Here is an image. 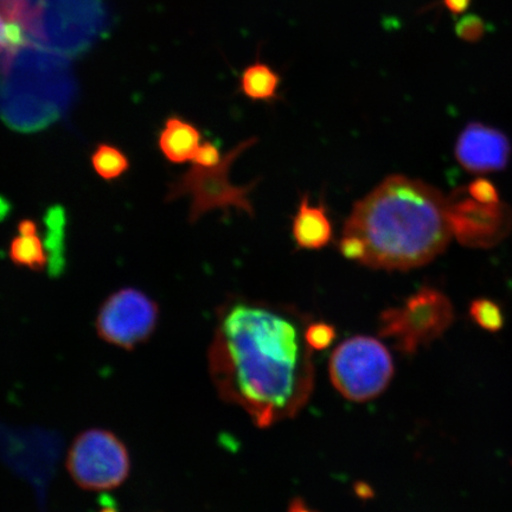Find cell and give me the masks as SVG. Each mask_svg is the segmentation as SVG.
Returning <instances> with one entry per match:
<instances>
[{
  "mask_svg": "<svg viewBox=\"0 0 512 512\" xmlns=\"http://www.w3.org/2000/svg\"><path fill=\"white\" fill-rule=\"evenodd\" d=\"M330 379L343 398L366 402L377 398L394 375L386 345L368 336H355L339 344L331 355Z\"/></svg>",
  "mask_w": 512,
  "mask_h": 512,
  "instance_id": "8992f818",
  "label": "cell"
},
{
  "mask_svg": "<svg viewBox=\"0 0 512 512\" xmlns=\"http://www.w3.org/2000/svg\"><path fill=\"white\" fill-rule=\"evenodd\" d=\"M343 234L355 235L366 245L362 265L413 270L430 264L450 243L448 201L430 184L389 176L355 204Z\"/></svg>",
  "mask_w": 512,
  "mask_h": 512,
  "instance_id": "7a4b0ae2",
  "label": "cell"
},
{
  "mask_svg": "<svg viewBox=\"0 0 512 512\" xmlns=\"http://www.w3.org/2000/svg\"><path fill=\"white\" fill-rule=\"evenodd\" d=\"M9 258L12 264L34 272H42L49 264L47 249L38 232L18 233L10 243Z\"/></svg>",
  "mask_w": 512,
  "mask_h": 512,
  "instance_id": "2e32d148",
  "label": "cell"
},
{
  "mask_svg": "<svg viewBox=\"0 0 512 512\" xmlns=\"http://www.w3.org/2000/svg\"><path fill=\"white\" fill-rule=\"evenodd\" d=\"M334 325L328 323H312L306 326V342L313 351H320L329 348L336 339Z\"/></svg>",
  "mask_w": 512,
  "mask_h": 512,
  "instance_id": "d6986e66",
  "label": "cell"
},
{
  "mask_svg": "<svg viewBox=\"0 0 512 512\" xmlns=\"http://www.w3.org/2000/svg\"><path fill=\"white\" fill-rule=\"evenodd\" d=\"M305 331L265 305L222 306L208 358L220 398L243 409L258 427L296 416L315 384Z\"/></svg>",
  "mask_w": 512,
  "mask_h": 512,
  "instance_id": "6da1fadb",
  "label": "cell"
},
{
  "mask_svg": "<svg viewBox=\"0 0 512 512\" xmlns=\"http://www.w3.org/2000/svg\"><path fill=\"white\" fill-rule=\"evenodd\" d=\"M470 317L480 328L489 332H498L504 326L502 307L494 300L479 298L470 305Z\"/></svg>",
  "mask_w": 512,
  "mask_h": 512,
  "instance_id": "ac0fdd59",
  "label": "cell"
},
{
  "mask_svg": "<svg viewBox=\"0 0 512 512\" xmlns=\"http://www.w3.org/2000/svg\"><path fill=\"white\" fill-rule=\"evenodd\" d=\"M288 512H313L309 508L306 507V504L303 501H300V499H296L291 504L290 510Z\"/></svg>",
  "mask_w": 512,
  "mask_h": 512,
  "instance_id": "d4e9b609",
  "label": "cell"
},
{
  "mask_svg": "<svg viewBox=\"0 0 512 512\" xmlns=\"http://www.w3.org/2000/svg\"><path fill=\"white\" fill-rule=\"evenodd\" d=\"M446 9L454 15L463 14L471 4V0H444Z\"/></svg>",
  "mask_w": 512,
  "mask_h": 512,
  "instance_id": "cb8c5ba5",
  "label": "cell"
},
{
  "mask_svg": "<svg viewBox=\"0 0 512 512\" xmlns=\"http://www.w3.org/2000/svg\"><path fill=\"white\" fill-rule=\"evenodd\" d=\"M485 31L483 19L476 15H467L456 24V34L465 42L475 43L482 40Z\"/></svg>",
  "mask_w": 512,
  "mask_h": 512,
  "instance_id": "ffe728a7",
  "label": "cell"
},
{
  "mask_svg": "<svg viewBox=\"0 0 512 512\" xmlns=\"http://www.w3.org/2000/svg\"><path fill=\"white\" fill-rule=\"evenodd\" d=\"M511 145L497 128L480 123L467 125L456 144L458 163L471 174H489L507 168Z\"/></svg>",
  "mask_w": 512,
  "mask_h": 512,
  "instance_id": "8fae6325",
  "label": "cell"
},
{
  "mask_svg": "<svg viewBox=\"0 0 512 512\" xmlns=\"http://www.w3.org/2000/svg\"><path fill=\"white\" fill-rule=\"evenodd\" d=\"M91 164L95 174L107 182L124 176L131 168L130 159L119 147L101 143L95 147L91 156Z\"/></svg>",
  "mask_w": 512,
  "mask_h": 512,
  "instance_id": "e0dca14e",
  "label": "cell"
},
{
  "mask_svg": "<svg viewBox=\"0 0 512 512\" xmlns=\"http://www.w3.org/2000/svg\"><path fill=\"white\" fill-rule=\"evenodd\" d=\"M44 227L47 229L44 236V247L47 249L49 264L48 274L50 278H60L66 272V228L67 213L60 204H55L47 209L43 216Z\"/></svg>",
  "mask_w": 512,
  "mask_h": 512,
  "instance_id": "5bb4252c",
  "label": "cell"
},
{
  "mask_svg": "<svg viewBox=\"0 0 512 512\" xmlns=\"http://www.w3.org/2000/svg\"><path fill=\"white\" fill-rule=\"evenodd\" d=\"M223 157L219 147L211 142H204L198 147L192 163L203 169L215 168L222 162Z\"/></svg>",
  "mask_w": 512,
  "mask_h": 512,
  "instance_id": "7402d4cb",
  "label": "cell"
},
{
  "mask_svg": "<svg viewBox=\"0 0 512 512\" xmlns=\"http://www.w3.org/2000/svg\"><path fill=\"white\" fill-rule=\"evenodd\" d=\"M281 76L267 63L256 60L240 75V92L253 101L272 102L279 98Z\"/></svg>",
  "mask_w": 512,
  "mask_h": 512,
  "instance_id": "9a60e30c",
  "label": "cell"
},
{
  "mask_svg": "<svg viewBox=\"0 0 512 512\" xmlns=\"http://www.w3.org/2000/svg\"><path fill=\"white\" fill-rule=\"evenodd\" d=\"M67 470L74 483L87 491H110L125 482L131 470L123 441L102 428H89L69 447Z\"/></svg>",
  "mask_w": 512,
  "mask_h": 512,
  "instance_id": "ba28073f",
  "label": "cell"
},
{
  "mask_svg": "<svg viewBox=\"0 0 512 512\" xmlns=\"http://www.w3.org/2000/svg\"><path fill=\"white\" fill-rule=\"evenodd\" d=\"M201 139V131L194 124L178 115H171L159 132L158 147L170 163L184 164L194 159Z\"/></svg>",
  "mask_w": 512,
  "mask_h": 512,
  "instance_id": "7c38bea8",
  "label": "cell"
},
{
  "mask_svg": "<svg viewBox=\"0 0 512 512\" xmlns=\"http://www.w3.org/2000/svg\"><path fill=\"white\" fill-rule=\"evenodd\" d=\"M473 200L483 204L499 203V194L494 184L488 179L479 178L473 181L466 189Z\"/></svg>",
  "mask_w": 512,
  "mask_h": 512,
  "instance_id": "44dd1931",
  "label": "cell"
},
{
  "mask_svg": "<svg viewBox=\"0 0 512 512\" xmlns=\"http://www.w3.org/2000/svg\"><path fill=\"white\" fill-rule=\"evenodd\" d=\"M2 117L12 131L35 133L66 117L78 96L68 57L27 46L2 57Z\"/></svg>",
  "mask_w": 512,
  "mask_h": 512,
  "instance_id": "3957f363",
  "label": "cell"
},
{
  "mask_svg": "<svg viewBox=\"0 0 512 512\" xmlns=\"http://www.w3.org/2000/svg\"><path fill=\"white\" fill-rule=\"evenodd\" d=\"M292 233L299 248L319 251L329 245L334 229L324 207L310 206L309 197L304 196L293 219Z\"/></svg>",
  "mask_w": 512,
  "mask_h": 512,
  "instance_id": "4fadbf2b",
  "label": "cell"
},
{
  "mask_svg": "<svg viewBox=\"0 0 512 512\" xmlns=\"http://www.w3.org/2000/svg\"><path fill=\"white\" fill-rule=\"evenodd\" d=\"M2 21L19 25L29 44L69 59L105 35L108 12L104 0H2Z\"/></svg>",
  "mask_w": 512,
  "mask_h": 512,
  "instance_id": "277c9868",
  "label": "cell"
},
{
  "mask_svg": "<svg viewBox=\"0 0 512 512\" xmlns=\"http://www.w3.org/2000/svg\"><path fill=\"white\" fill-rule=\"evenodd\" d=\"M454 320L451 300L432 287H422L400 307L382 312L380 335L403 354H414L443 336Z\"/></svg>",
  "mask_w": 512,
  "mask_h": 512,
  "instance_id": "52a82bcc",
  "label": "cell"
},
{
  "mask_svg": "<svg viewBox=\"0 0 512 512\" xmlns=\"http://www.w3.org/2000/svg\"><path fill=\"white\" fill-rule=\"evenodd\" d=\"M448 201V221L460 245L491 248L507 238L512 229V211L504 203L483 204L454 191Z\"/></svg>",
  "mask_w": 512,
  "mask_h": 512,
  "instance_id": "30bf717a",
  "label": "cell"
},
{
  "mask_svg": "<svg viewBox=\"0 0 512 512\" xmlns=\"http://www.w3.org/2000/svg\"><path fill=\"white\" fill-rule=\"evenodd\" d=\"M339 251L344 258L363 264L367 255V247L364 242L355 235L343 234L341 242H339Z\"/></svg>",
  "mask_w": 512,
  "mask_h": 512,
  "instance_id": "603a6c76",
  "label": "cell"
},
{
  "mask_svg": "<svg viewBox=\"0 0 512 512\" xmlns=\"http://www.w3.org/2000/svg\"><path fill=\"white\" fill-rule=\"evenodd\" d=\"M258 142L256 138L243 140L223 156L222 162L211 169L192 166L185 174L169 185L166 202L178 200L184 196L191 197L189 221L196 223L202 216L216 209L228 211L230 208L245 211L254 216V208L249 194L258 182L247 185H234L230 182V166L243 152L251 149Z\"/></svg>",
  "mask_w": 512,
  "mask_h": 512,
  "instance_id": "5b68a950",
  "label": "cell"
},
{
  "mask_svg": "<svg viewBox=\"0 0 512 512\" xmlns=\"http://www.w3.org/2000/svg\"><path fill=\"white\" fill-rule=\"evenodd\" d=\"M159 306L136 287H123L105 299L95 319L96 334L102 341L133 350L149 341L157 329Z\"/></svg>",
  "mask_w": 512,
  "mask_h": 512,
  "instance_id": "9c48e42d",
  "label": "cell"
}]
</instances>
